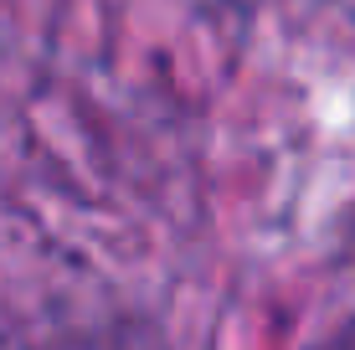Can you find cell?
Wrapping results in <instances>:
<instances>
[{"label":"cell","mask_w":355,"mask_h":350,"mask_svg":"<svg viewBox=\"0 0 355 350\" xmlns=\"http://www.w3.org/2000/svg\"><path fill=\"white\" fill-rule=\"evenodd\" d=\"M57 350H155V340H139V335L119 330V335H78V340H62Z\"/></svg>","instance_id":"6da1fadb"},{"label":"cell","mask_w":355,"mask_h":350,"mask_svg":"<svg viewBox=\"0 0 355 350\" xmlns=\"http://www.w3.org/2000/svg\"><path fill=\"white\" fill-rule=\"evenodd\" d=\"M345 6H350V10H355V0H345Z\"/></svg>","instance_id":"7a4b0ae2"}]
</instances>
